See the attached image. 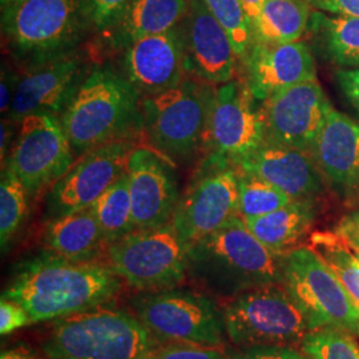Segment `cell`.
I'll return each mask as SVG.
<instances>
[{"mask_svg": "<svg viewBox=\"0 0 359 359\" xmlns=\"http://www.w3.org/2000/svg\"><path fill=\"white\" fill-rule=\"evenodd\" d=\"M120 285L108 265L71 261L47 249L16 266L1 297L26 309L36 323L102 306L120 292Z\"/></svg>", "mask_w": 359, "mask_h": 359, "instance_id": "cell-1", "label": "cell"}, {"mask_svg": "<svg viewBox=\"0 0 359 359\" xmlns=\"http://www.w3.org/2000/svg\"><path fill=\"white\" fill-rule=\"evenodd\" d=\"M142 96L112 65H93L60 121L77 157L144 135Z\"/></svg>", "mask_w": 359, "mask_h": 359, "instance_id": "cell-2", "label": "cell"}, {"mask_svg": "<svg viewBox=\"0 0 359 359\" xmlns=\"http://www.w3.org/2000/svg\"><path fill=\"white\" fill-rule=\"evenodd\" d=\"M285 256L262 244L241 216L189 246L188 274L219 294L283 283Z\"/></svg>", "mask_w": 359, "mask_h": 359, "instance_id": "cell-3", "label": "cell"}, {"mask_svg": "<svg viewBox=\"0 0 359 359\" xmlns=\"http://www.w3.org/2000/svg\"><path fill=\"white\" fill-rule=\"evenodd\" d=\"M92 31L87 0H13L1 7V35L25 69L81 48Z\"/></svg>", "mask_w": 359, "mask_h": 359, "instance_id": "cell-4", "label": "cell"}, {"mask_svg": "<svg viewBox=\"0 0 359 359\" xmlns=\"http://www.w3.org/2000/svg\"><path fill=\"white\" fill-rule=\"evenodd\" d=\"M160 345L137 317L97 306L55 320L41 350L48 359H147Z\"/></svg>", "mask_w": 359, "mask_h": 359, "instance_id": "cell-5", "label": "cell"}, {"mask_svg": "<svg viewBox=\"0 0 359 359\" xmlns=\"http://www.w3.org/2000/svg\"><path fill=\"white\" fill-rule=\"evenodd\" d=\"M215 87L187 76L172 90L142 97L144 135L151 147L175 164L204 154Z\"/></svg>", "mask_w": 359, "mask_h": 359, "instance_id": "cell-6", "label": "cell"}, {"mask_svg": "<svg viewBox=\"0 0 359 359\" xmlns=\"http://www.w3.org/2000/svg\"><path fill=\"white\" fill-rule=\"evenodd\" d=\"M224 327L237 346L301 345L313 327L283 283L233 295L221 310Z\"/></svg>", "mask_w": 359, "mask_h": 359, "instance_id": "cell-7", "label": "cell"}, {"mask_svg": "<svg viewBox=\"0 0 359 359\" xmlns=\"http://www.w3.org/2000/svg\"><path fill=\"white\" fill-rule=\"evenodd\" d=\"M188 250L170 221L154 229H136L107 245L108 266L142 292L173 289L188 274Z\"/></svg>", "mask_w": 359, "mask_h": 359, "instance_id": "cell-8", "label": "cell"}, {"mask_svg": "<svg viewBox=\"0 0 359 359\" xmlns=\"http://www.w3.org/2000/svg\"><path fill=\"white\" fill-rule=\"evenodd\" d=\"M136 317L160 344H222V313L209 297L191 290L144 292L132 301Z\"/></svg>", "mask_w": 359, "mask_h": 359, "instance_id": "cell-9", "label": "cell"}, {"mask_svg": "<svg viewBox=\"0 0 359 359\" xmlns=\"http://www.w3.org/2000/svg\"><path fill=\"white\" fill-rule=\"evenodd\" d=\"M237 216L238 169L224 157L204 154L180 198L172 219L175 228L191 246Z\"/></svg>", "mask_w": 359, "mask_h": 359, "instance_id": "cell-10", "label": "cell"}, {"mask_svg": "<svg viewBox=\"0 0 359 359\" xmlns=\"http://www.w3.org/2000/svg\"><path fill=\"white\" fill-rule=\"evenodd\" d=\"M283 285L308 316L313 330L330 326L359 335L358 305L309 246L285 256Z\"/></svg>", "mask_w": 359, "mask_h": 359, "instance_id": "cell-11", "label": "cell"}, {"mask_svg": "<svg viewBox=\"0 0 359 359\" xmlns=\"http://www.w3.org/2000/svg\"><path fill=\"white\" fill-rule=\"evenodd\" d=\"M76 160L60 117L39 114L20 121L6 168L13 170L29 197L35 198L62 179Z\"/></svg>", "mask_w": 359, "mask_h": 359, "instance_id": "cell-12", "label": "cell"}, {"mask_svg": "<svg viewBox=\"0 0 359 359\" xmlns=\"http://www.w3.org/2000/svg\"><path fill=\"white\" fill-rule=\"evenodd\" d=\"M244 79L216 86L210 105L204 154L237 163L265 142L262 104Z\"/></svg>", "mask_w": 359, "mask_h": 359, "instance_id": "cell-13", "label": "cell"}, {"mask_svg": "<svg viewBox=\"0 0 359 359\" xmlns=\"http://www.w3.org/2000/svg\"><path fill=\"white\" fill-rule=\"evenodd\" d=\"M90 56L79 48L48 62L20 69L10 117L15 123L29 115H63L92 68Z\"/></svg>", "mask_w": 359, "mask_h": 359, "instance_id": "cell-14", "label": "cell"}, {"mask_svg": "<svg viewBox=\"0 0 359 359\" xmlns=\"http://www.w3.org/2000/svg\"><path fill=\"white\" fill-rule=\"evenodd\" d=\"M135 147L136 142H111L77 157L76 163L47 194V218L62 217L93 205L127 170Z\"/></svg>", "mask_w": 359, "mask_h": 359, "instance_id": "cell-15", "label": "cell"}, {"mask_svg": "<svg viewBox=\"0 0 359 359\" xmlns=\"http://www.w3.org/2000/svg\"><path fill=\"white\" fill-rule=\"evenodd\" d=\"M261 104L265 142L309 154L332 108L317 77L281 90Z\"/></svg>", "mask_w": 359, "mask_h": 359, "instance_id": "cell-16", "label": "cell"}, {"mask_svg": "<svg viewBox=\"0 0 359 359\" xmlns=\"http://www.w3.org/2000/svg\"><path fill=\"white\" fill-rule=\"evenodd\" d=\"M175 165L151 145H136L129 154L127 175L136 229H154L173 219L181 198Z\"/></svg>", "mask_w": 359, "mask_h": 359, "instance_id": "cell-17", "label": "cell"}, {"mask_svg": "<svg viewBox=\"0 0 359 359\" xmlns=\"http://www.w3.org/2000/svg\"><path fill=\"white\" fill-rule=\"evenodd\" d=\"M180 29L188 76L212 86L236 79L238 57L233 43L204 0H189Z\"/></svg>", "mask_w": 359, "mask_h": 359, "instance_id": "cell-18", "label": "cell"}, {"mask_svg": "<svg viewBox=\"0 0 359 359\" xmlns=\"http://www.w3.org/2000/svg\"><path fill=\"white\" fill-rule=\"evenodd\" d=\"M120 53L121 72L142 97L172 90L188 76L180 25L139 39Z\"/></svg>", "mask_w": 359, "mask_h": 359, "instance_id": "cell-19", "label": "cell"}, {"mask_svg": "<svg viewBox=\"0 0 359 359\" xmlns=\"http://www.w3.org/2000/svg\"><path fill=\"white\" fill-rule=\"evenodd\" d=\"M241 63L243 79L261 103L281 90L316 79L313 52L308 43L301 40L285 44L255 41Z\"/></svg>", "mask_w": 359, "mask_h": 359, "instance_id": "cell-20", "label": "cell"}, {"mask_svg": "<svg viewBox=\"0 0 359 359\" xmlns=\"http://www.w3.org/2000/svg\"><path fill=\"white\" fill-rule=\"evenodd\" d=\"M234 165L269 181L292 200L313 198L322 191V173L311 154L295 148L265 142Z\"/></svg>", "mask_w": 359, "mask_h": 359, "instance_id": "cell-21", "label": "cell"}, {"mask_svg": "<svg viewBox=\"0 0 359 359\" xmlns=\"http://www.w3.org/2000/svg\"><path fill=\"white\" fill-rule=\"evenodd\" d=\"M310 154L335 187L345 191L359 187V123L350 116L332 107Z\"/></svg>", "mask_w": 359, "mask_h": 359, "instance_id": "cell-22", "label": "cell"}, {"mask_svg": "<svg viewBox=\"0 0 359 359\" xmlns=\"http://www.w3.org/2000/svg\"><path fill=\"white\" fill-rule=\"evenodd\" d=\"M43 241L48 250L76 262H96L108 245L92 208L48 219Z\"/></svg>", "mask_w": 359, "mask_h": 359, "instance_id": "cell-23", "label": "cell"}, {"mask_svg": "<svg viewBox=\"0 0 359 359\" xmlns=\"http://www.w3.org/2000/svg\"><path fill=\"white\" fill-rule=\"evenodd\" d=\"M188 4L189 0H135L128 13L104 36L108 48L121 52L139 39L179 26Z\"/></svg>", "mask_w": 359, "mask_h": 359, "instance_id": "cell-24", "label": "cell"}, {"mask_svg": "<svg viewBox=\"0 0 359 359\" xmlns=\"http://www.w3.org/2000/svg\"><path fill=\"white\" fill-rule=\"evenodd\" d=\"M316 219L313 198L293 200L271 213L246 218L245 222L257 238L280 255L297 249V244L308 234Z\"/></svg>", "mask_w": 359, "mask_h": 359, "instance_id": "cell-25", "label": "cell"}, {"mask_svg": "<svg viewBox=\"0 0 359 359\" xmlns=\"http://www.w3.org/2000/svg\"><path fill=\"white\" fill-rule=\"evenodd\" d=\"M322 57L342 69L359 68V18L311 11L308 27Z\"/></svg>", "mask_w": 359, "mask_h": 359, "instance_id": "cell-26", "label": "cell"}, {"mask_svg": "<svg viewBox=\"0 0 359 359\" xmlns=\"http://www.w3.org/2000/svg\"><path fill=\"white\" fill-rule=\"evenodd\" d=\"M309 0H266L253 22L255 41L285 44L299 41L308 32Z\"/></svg>", "mask_w": 359, "mask_h": 359, "instance_id": "cell-27", "label": "cell"}, {"mask_svg": "<svg viewBox=\"0 0 359 359\" xmlns=\"http://www.w3.org/2000/svg\"><path fill=\"white\" fill-rule=\"evenodd\" d=\"M309 248L330 268L359 306V259L351 245L337 231H314Z\"/></svg>", "mask_w": 359, "mask_h": 359, "instance_id": "cell-28", "label": "cell"}, {"mask_svg": "<svg viewBox=\"0 0 359 359\" xmlns=\"http://www.w3.org/2000/svg\"><path fill=\"white\" fill-rule=\"evenodd\" d=\"M97 218L107 243H114L136 231L132 216L127 170L90 206Z\"/></svg>", "mask_w": 359, "mask_h": 359, "instance_id": "cell-29", "label": "cell"}, {"mask_svg": "<svg viewBox=\"0 0 359 359\" xmlns=\"http://www.w3.org/2000/svg\"><path fill=\"white\" fill-rule=\"evenodd\" d=\"M29 198L26 187L13 170L10 168L3 169L0 177V245L3 252L22 229Z\"/></svg>", "mask_w": 359, "mask_h": 359, "instance_id": "cell-30", "label": "cell"}, {"mask_svg": "<svg viewBox=\"0 0 359 359\" xmlns=\"http://www.w3.org/2000/svg\"><path fill=\"white\" fill-rule=\"evenodd\" d=\"M292 201L286 193L269 181L238 170V212L244 219L265 216Z\"/></svg>", "mask_w": 359, "mask_h": 359, "instance_id": "cell-31", "label": "cell"}, {"mask_svg": "<svg viewBox=\"0 0 359 359\" xmlns=\"http://www.w3.org/2000/svg\"><path fill=\"white\" fill-rule=\"evenodd\" d=\"M209 11L229 35L238 60H244L255 44L253 23L243 0H204Z\"/></svg>", "mask_w": 359, "mask_h": 359, "instance_id": "cell-32", "label": "cell"}, {"mask_svg": "<svg viewBox=\"0 0 359 359\" xmlns=\"http://www.w3.org/2000/svg\"><path fill=\"white\" fill-rule=\"evenodd\" d=\"M351 333L325 326L313 330L299 345L313 359H359V346Z\"/></svg>", "mask_w": 359, "mask_h": 359, "instance_id": "cell-33", "label": "cell"}, {"mask_svg": "<svg viewBox=\"0 0 359 359\" xmlns=\"http://www.w3.org/2000/svg\"><path fill=\"white\" fill-rule=\"evenodd\" d=\"M135 0H87L92 31L105 36L128 13Z\"/></svg>", "mask_w": 359, "mask_h": 359, "instance_id": "cell-34", "label": "cell"}, {"mask_svg": "<svg viewBox=\"0 0 359 359\" xmlns=\"http://www.w3.org/2000/svg\"><path fill=\"white\" fill-rule=\"evenodd\" d=\"M147 359H226L213 347L193 344L160 345Z\"/></svg>", "mask_w": 359, "mask_h": 359, "instance_id": "cell-35", "label": "cell"}, {"mask_svg": "<svg viewBox=\"0 0 359 359\" xmlns=\"http://www.w3.org/2000/svg\"><path fill=\"white\" fill-rule=\"evenodd\" d=\"M34 323L26 309L18 302L1 297L0 301V333L1 335L13 333L15 330Z\"/></svg>", "mask_w": 359, "mask_h": 359, "instance_id": "cell-36", "label": "cell"}, {"mask_svg": "<svg viewBox=\"0 0 359 359\" xmlns=\"http://www.w3.org/2000/svg\"><path fill=\"white\" fill-rule=\"evenodd\" d=\"M231 359H313L305 351L295 350L290 346L244 347L237 351Z\"/></svg>", "mask_w": 359, "mask_h": 359, "instance_id": "cell-37", "label": "cell"}, {"mask_svg": "<svg viewBox=\"0 0 359 359\" xmlns=\"http://www.w3.org/2000/svg\"><path fill=\"white\" fill-rule=\"evenodd\" d=\"M16 65H11L8 60L1 62V76H0V112L1 116L10 115L13 97L18 88L20 72L15 69Z\"/></svg>", "mask_w": 359, "mask_h": 359, "instance_id": "cell-38", "label": "cell"}, {"mask_svg": "<svg viewBox=\"0 0 359 359\" xmlns=\"http://www.w3.org/2000/svg\"><path fill=\"white\" fill-rule=\"evenodd\" d=\"M335 79L347 102L351 104L359 115V68L339 69Z\"/></svg>", "mask_w": 359, "mask_h": 359, "instance_id": "cell-39", "label": "cell"}, {"mask_svg": "<svg viewBox=\"0 0 359 359\" xmlns=\"http://www.w3.org/2000/svg\"><path fill=\"white\" fill-rule=\"evenodd\" d=\"M309 3L317 11L359 18V0H309Z\"/></svg>", "mask_w": 359, "mask_h": 359, "instance_id": "cell-40", "label": "cell"}, {"mask_svg": "<svg viewBox=\"0 0 359 359\" xmlns=\"http://www.w3.org/2000/svg\"><path fill=\"white\" fill-rule=\"evenodd\" d=\"M19 124L15 123L10 117H3L1 118V126H0V161H1V170L6 169L7 160L11 152L13 142L16 140Z\"/></svg>", "mask_w": 359, "mask_h": 359, "instance_id": "cell-41", "label": "cell"}, {"mask_svg": "<svg viewBox=\"0 0 359 359\" xmlns=\"http://www.w3.org/2000/svg\"><path fill=\"white\" fill-rule=\"evenodd\" d=\"M337 233L341 234L354 249L359 250V210L342 218L338 224Z\"/></svg>", "mask_w": 359, "mask_h": 359, "instance_id": "cell-42", "label": "cell"}, {"mask_svg": "<svg viewBox=\"0 0 359 359\" xmlns=\"http://www.w3.org/2000/svg\"><path fill=\"white\" fill-rule=\"evenodd\" d=\"M0 359H39L27 348H6L1 351Z\"/></svg>", "mask_w": 359, "mask_h": 359, "instance_id": "cell-43", "label": "cell"}, {"mask_svg": "<svg viewBox=\"0 0 359 359\" xmlns=\"http://www.w3.org/2000/svg\"><path fill=\"white\" fill-rule=\"evenodd\" d=\"M265 1H266V0H243L245 8H246V11H248V15H249L250 19H252V23L256 20V18L258 16L259 11H261L262 6L265 4Z\"/></svg>", "mask_w": 359, "mask_h": 359, "instance_id": "cell-44", "label": "cell"}, {"mask_svg": "<svg viewBox=\"0 0 359 359\" xmlns=\"http://www.w3.org/2000/svg\"><path fill=\"white\" fill-rule=\"evenodd\" d=\"M13 0H0V3H1V7H4V6H7L8 3H11Z\"/></svg>", "mask_w": 359, "mask_h": 359, "instance_id": "cell-45", "label": "cell"}, {"mask_svg": "<svg viewBox=\"0 0 359 359\" xmlns=\"http://www.w3.org/2000/svg\"><path fill=\"white\" fill-rule=\"evenodd\" d=\"M351 248H353V246H351ZM353 249H354V248H353ZM354 252H355V255H357V257H358V259H359V250H358V249H354Z\"/></svg>", "mask_w": 359, "mask_h": 359, "instance_id": "cell-46", "label": "cell"}]
</instances>
